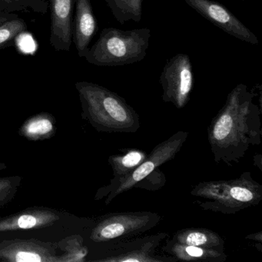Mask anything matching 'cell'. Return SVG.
Listing matches in <instances>:
<instances>
[{
    "mask_svg": "<svg viewBox=\"0 0 262 262\" xmlns=\"http://www.w3.org/2000/svg\"><path fill=\"white\" fill-rule=\"evenodd\" d=\"M56 130V118L51 113H41L27 119L18 133L27 140L39 142L53 138Z\"/></svg>",
    "mask_w": 262,
    "mask_h": 262,
    "instance_id": "16",
    "label": "cell"
},
{
    "mask_svg": "<svg viewBox=\"0 0 262 262\" xmlns=\"http://www.w3.org/2000/svg\"><path fill=\"white\" fill-rule=\"evenodd\" d=\"M0 258L11 262H59L57 244L37 239H14L3 242Z\"/></svg>",
    "mask_w": 262,
    "mask_h": 262,
    "instance_id": "10",
    "label": "cell"
},
{
    "mask_svg": "<svg viewBox=\"0 0 262 262\" xmlns=\"http://www.w3.org/2000/svg\"><path fill=\"white\" fill-rule=\"evenodd\" d=\"M242 1H246V0H242Z\"/></svg>",
    "mask_w": 262,
    "mask_h": 262,
    "instance_id": "28",
    "label": "cell"
},
{
    "mask_svg": "<svg viewBox=\"0 0 262 262\" xmlns=\"http://www.w3.org/2000/svg\"><path fill=\"white\" fill-rule=\"evenodd\" d=\"M162 100L182 110L190 100L194 86V71L189 56L179 53L165 64L159 79Z\"/></svg>",
    "mask_w": 262,
    "mask_h": 262,
    "instance_id": "8",
    "label": "cell"
},
{
    "mask_svg": "<svg viewBox=\"0 0 262 262\" xmlns=\"http://www.w3.org/2000/svg\"><path fill=\"white\" fill-rule=\"evenodd\" d=\"M76 0H50V45L57 52L70 51Z\"/></svg>",
    "mask_w": 262,
    "mask_h": 262,
    "instance_id": "11",
    "label": "cell"
},
{
    "mask_svg": "<svg viewBox=\"0 0 262 262\" xmlns=\"http://www.w3.org/2000/svg\"><path fill=\"white\" fill-rule=\"evenodd\" d=\"M28 26L19 16L0 25V51L14 45L16 38L27 31Z\"/></svg>",
    "mask_w": 262,
    "mask_h": 262,
    "instance_id": "21",
    "label": "cell"
},
{
    "mask_svg": "<svg viewBox=\"0 0 262 262\" xmlns=\"http://www.w3.org/2000/svg\"><path fill=\"white\" fill-rule=\"evenodd\" d=\"M50 0H0V15L27 11L45 15Z\"/></svg>",
    "mask_w": 262,
    "mask_h": 262,
    "instance_id": "20",
    "label": "cell"
},
{
    "mask_svg": "<svg viewBox=\"0 0 262 262\" xmlns=\"http://www.w3.org/2000/svg\"><path fill=\"white\" fill-rule=\"evenodd\" d=\"M150 38L149 29L125 31L105 28L85 58L89 63L97 67H120L140 62L146 56Z\"/></svg>",
    "mask_w": 262,
    "mask_h": 262,
    "instance_id": "4",
    "label": "cell"
},
{
    "mask_svg": "<svg viewBox=\"0 0 262 262\" xmlns=\"http://www.w3.org/2000/svg\"><path fill=\"white\" fill-rule=\"evenodd\" d=\"M58 249L62 251L59 256V262L86 261L88 247L84 245L83 237L79 234L70 236L57 243Z\"/></svg>",
    "mask_w": 262,
    "mask_h": 262,
    "instance_id": "19",
    "label": "cell"
},
{
    "mask_svg": "<svg viewBox=\"0 0 262 262\" xmlns=\"http://www.w3.org/2000/svg\"><path fill=\"white\" fill-rule=\"evenodd\" d=\"M168 237L165 232L116 242H105L104 253L93 261L99 262H176L171 256L156 254L162 241Z\"/></svg>",
    "mask_w": 262,
    "mask_h": 262,
    "instance_id": "7",
    "label": "cell"
},
{
    "mask_svg": "<svg viewBox=\"0 0 262 262\" xmlns=\"http://www.w3.org/2000/svg\"><path fill=\"white\" fill-rule=\"evenodd\" d=\"M7 165H6L4 162H0V171H4V170L7 169Z\"/></svg>",
    "mask_w": 262,
    "mask_h": 262,
    "instance_id": "27",
    "label": "cell"
},
{
    "mask_svg": "<svg viewBox=\"0 0 262 262\" xmlns=\"http://www.w3.org/2000/svg\"><path fill=\"white\" fill-rule=\"evenodd\" d=\"M98 30L97 21L90 0H76L72 39L79 57H85Z\"/></svg>",
    "mask_w": 262,
    "mask_h": 262,
    "instance_id": "13",
    "label": "cell"
},
{
    "mask_svg": "<svg viewBox=\"0 0 262 262\" xmlns=\"http://www.w3.org/2000/svg\"><path fill=\"white\" fill-rule=\"evenodd\" d=\"M256 96L246 85L238 84L211 120L208 140L216 163L238 164L251 146L261 143V110L254 102Z\"/></svg>",
    "mask_w": 262,
    "mask_h": 262,
    "instance_id": "1",
    "label": "cell"
},
{
    "mask_svg": "<svg viewBox=\"0 0 262 262\" xmlns=\"http://www.w3.org/2000/svg\"><path fill=\"white\" fill-rule=\"evenodd\" d=\"M185 2L225 33L252 45L259 43L257 36L222 4L212 0H185Z\"/></svg>",
    "mask_w": 262,
    "mask_h": 262,
    "instance_id": "9",
    "label": "cell"
},
{
    "mask_svg": "<svg viewBox=\"0 0 262 262\" xmlns=\"http://www.w3.org/2000/svg\"><path fill=\"white\" fill-rule=\"evenodd\" d=\"M191 195L203 199L194 202L202 210L236 214L260 203L262 185L253 179L251 171H245L231 180L200 182L191 190Z\"/></svg>",
    "mask_w": 262,
    "mask_h": 262,
    "instance_id": "3",
    "label": "cell"
},
{
    "mask_svg": "<svg viewBox=\"0 0 262 262\" xmlns=\"http://www.w3.org/2000/svg\"><path fill=\"white\" fill-rule=\"evenodd\" d=\"M254 165L257 167L260 171H262V156L260 154H256L254 156Z\"/></svg>",
    "mask_w": 262,
    "mask_h": 262,
    "instance_id": "26",
    "label": "cell"
},
{
    "mask_svg": "<svg viewBox=\"0 0 262 262\" xmlns=\"http://www.w3.org/2000/svg\"><path fill=\"white\" fill-rule=\"evenodd\" d=\"M18 17V15L15 14V13H9V14H2L0 15V25L4 24V23L7 22V21L10 20V19H15V18Z\"/></svg>",
    "mask_w": 262,
    "mask_h": 262,
    "instance_id": "25",
    "label": "cell"
},
{
    "mask_svg": "<svg viewBox=\"0 0 262 262\" xmlns=\"http://www.w3.org/2000/svg\"><path fill=\"white\" fill-rule=\"evenodd\" d=\"M108 8L119 24L133 20L139 23L142 19L143 0H105Z\"/></svg>",
    "mask_w": 262,
    "mask_h": 262,
    "instance_id": "18",
    "label": "cell"
},
{
    "mask_svg": "<svg viewBox=\"0 0 262 262\" xmlns=\"http://www.w3.org/2000/svg\"><path fill=\"white\" fill-rule=\"evenodd\" d=\"M120 154L108 157V163L113 171V178L110 184H114L122 180L131 174L141 163L148 157V153L137 148L122 150Z\"/></svg>",
    "mask_w": 262,
    "mask_h": 262,
    "instance_id": "17",
    "label": "cell"
},
{
    "mask_svg": "<svg viewBox=\"0 0 262 262\" xmlns=\"http://www.w3.org/2000/svg\"><path fill=\"white\" fill-rule=\"evenodd\" d=\"M188 137V133L179 131L166 140L158 144L148 155L146 159L131 174L116 183L108 184L99 188L96 192L95 200L105 198V205H110L118 195L133 188L135 185L151 174L155 169L174 159Z\"/></svg>",
    "mask_w": 262,
    "mask_h": 262,
    "instance_id": "6",
    "label": "cell"
},
{
    "mask_svg": "<svg viewBox=\"0 0 262 262\" xmlns=\"http://www.w3.org/2000/svg\"><path fill=\"white\" fill-rule=\"evenodd\" d=\"M60 219L61 212L57 210L47 207H31L0 217V232L48 228L54 225Z\"/></svg>",
    "mask_w": 262,
    "mask_h": 262,
    "instance_id": "12",
    "label": "cell"
},
{
    "mask_svg": "<svg viewBox=\"0 0 262 262\" xmlns=\"http://www.w3.org/2000/svg\"><path fill=\"white\" fill-rule=\"evenodd\" d=\"M171 240L179 244L208 249L225 251V242L215 231L204 228H190L179 230Z\"/></svg>",
    "mask_w": 262,
    "mask_h": 262,
    "instance_id": "15",
    "label": "cell"
},
{
    "mask_svg": "<svg viewBox=\"0 0 262 262\" xmlns=\"http://www.w3.org/2000/svg\"><path fill=\"white\" fill-rule=\"evenodd\" d=\"M22 182L19 176L0 178V209L14 199Z\"/></svg>",
    "mask_w": 262,
    "mask_h": 262,
    "instance_id": "22",
    "label": "cell"
},
{
    "mask_svg": "<svg viewBox=\"0 0 262 262\" xmlns=\"http://www.w3.org/2000/svg\"><path fill=\"white\" fill-rule=\"evenodd\" d=\"M262 233L261 231H258L257 233H253V234H248L245 237L247 240L254 241V242H257L259 244L262 245Z\"/></svg>",
    "mask_w": 262,
    "mask_h": 262,
    "instance_id": "24",
    "label": "cell"
},
{
    "mask_svg": "<svg viewBox=\"0 0 262 262\" xmlns=\"http://www.w3.org/2000/svg\"><path fill=\"white\" fill-rule=\"evenodd\" d=\"M162 251L182 261L225 262L228 257L225 251L182 245L172 242L170 238L162 247Z\"/></svg>",
    "mask_w": 262,
    "mask_h": 262,
    "instance_id": "14",
    "label": "cell"
},
{
    "mask_svg": "<svg viewBox=\"0 0 262 262\" xmlns=\"http://www.w3.org/2000/svg\"><path fill=\"white\" fill-rule=\"evenodd\" d=\"M82 107V118L96 131L106 133H136L140 119L136 110L117 93L82 81L75 84Z\"/></svg>",
    "mask_w": 262,
    "mask_h": 262,
    "instance_id": "2",
    "label": "cell"
},
{
    "mask_svg": "<svg viewBox=\"0 0 262 262\" xmlns=\"http://www.w3.org/2000/svg\"><path fill=\"white\" fill-rule=\"evenodd\" d=\"M166 183V177L165 174L159 168L155 169L151 174L145 179H142L139 183L135 185L133 188H141L147 191H155L165 186Z\"/></svg>",
    "mask_w": 262,
    "mask_h": 262,
    "instance_id": "23",
    "label": "cell"
},
{
    "mask_svg": "<svg viewBox=\"0 0 262 262\" xmlns=\"http://www.w3.org/2000/svg\"><path fill=\"white\" fill-rule=\"evenodd\" d=\"M162 217L151 211H122L99 217L90 231L94 244L116 242L137 237L159 225Z\"/></svg>",
    "mask_w": 262,
    "mask_h": 262,
    "instance_id": "5",
    "label": "cell"
}]
</instances>
